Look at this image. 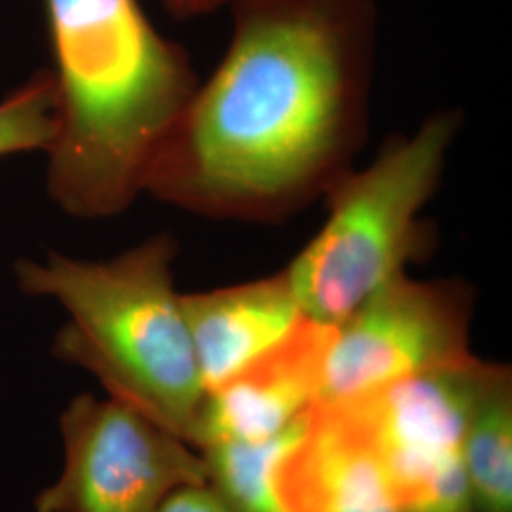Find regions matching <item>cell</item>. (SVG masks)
Listing matches in <instances>:
<instances>
[{
	"instance_id": "13",
	"label": "cell",
	"mask_w": 512,
	"mask_h": 512,
	"mask_svg": "<svg viewBox=\"0 0 512 512\" xmlns=\"http://www.w3.org/2000/svg\"><path fill=\"white\" fill-rule=\"evenodd\" d=\"M54 76L40 69L0 101V160L12 154L52 147L55 137Z\"/></svg>"
},
{
	"instance_id": "6",
	"label": "cell",
	"mask_w": 512,
	"mask_h": 512,
	"mask_svg": "<svg viewBox=\"0 0 512 512\" xmlns=\"http://www.w3.org/2000/svg\"><path fill=\"white\" fill-rule=\"evenodd\" d=\"M59 431L63 469L37 512H158L175 490L207 482L200 450L110 397H74Z\"/></svg>"
},
{
	"instance_id": "2",
	"label": "cell",
	"mask_w": 512,
	"mask_h": 512,
	"mask_svg": "<svg viewBox=\"0 0 512 512\" xmlns=\"http://www.w3.org/2000/svg\"><path fill=\"white\" fill-rule=\"evenodd\" d=\"M54 67L48 194L67 215L112 219L147 192L200 80L141 0H42Z\"/></svg>"
},
{
	"instance_id": "11",
	"label": "cell",
	"mask_w": 512,
	"mask_h": 512,
	"mask_svg": "<svg viewBox=\"0 0 512 512\" xmlns=\"http://www.w3.org/2000/svg\"><path fill=\"white\" fill-rule=\"evenodd\" d=\"M461 458L475 512H512V372L486 361L467 403Z\"/></svg>"
},
{
	"instance_id": "10",
	"label": "cell",
	"mask_w": 512,
	"mask_h": 512,
	"mask_svg": "<svg viewBox=\"0 0 512 512\" xmlns=\"http://www.w3.org/2000/svg\"><path fill=\"white\" fill-rule=\"evenodd\" d=\"M181 302L205 393L274 348L304 317L285 270L181 294Z\"/></svg>"
},
{
	"instance_id": "3",
	"label": "cell",
	"mask_w": 512,
	"mask_h": 512,
	"mask_svg": "<svg viewBox=\"0 0 512 512\" xmlns=\"http://www.w3.org/2000/svg\"><path fill=\"white\" fill-rule=\"evenodd\" d=\"M179 241L158 234L105 262L50 253L18 260V287L69 313L52 353L90 372L110 399L194 448L205 389L175 289Z\"/></svg>"
},
{
	"instance_id": "7",
	"label": "cell",
	"mask_w": 512,
	"mask_h": 512,
	"mask_svg": "<svg viewBox=\"0 0 512 512\" xmlns=\"http://www.w3.org/2000/svg\"><path fill=\"white\" fill-rule=\"evenodd\" d=\"M484 363L473 355L346 403L365 421L404 511L475 512L461 435Z\"/></svg>"
},
{
	"instance_id": "15",
	"label": "cell",
	"mask_w": 512,
	"mask_h": 512,
	"mask_svg": "<svg viewBox=\"0 0 512 512\" xmlns=\"http://www.w3.org/2000/svg\"><path fill=\"white\" fill-rule=\"evenodd\" d=\"M165 12L175 19H194L209 16L220 8H228L232 0H162Z\"/></svg>"
},
{
	"instance_id": "9",
	"label": "cell",
	"mask_w": 512,
	"mask_h": 512,
	"mask_svg": "<svg viewBox=\"0 0 512 512\" xmlns=\"http://www.w3.org/2000/svg\"><path fill=\"white\" fill-rule=\"evenodd\" d=\"M287 512H406L361 416L349 404L313 406L277 471Z\"/></svg>"
},
{
	"instance_id": "4",
	"label": "cell",
	"mask_w": 512,
	"mask_h": 512,
	"mask_svg": "<svg viewBox=\"0 0 512 512\" xmlns=\"http://www.w3.org/2000/svg\"><path fill=\"white\" fill-rule=\"evenodd\" d=\"M461 126V110H437L330 186L321 200L325 224L285 268L306 317L334 327L408 264L431 255L435 234L423 209L440 188Z\"/></svg>"
},
{
	"instance_id": "1",
	"label": "cell",
	"mask_w": 512,
	"mask_h": 512,
	"mask_svg": "<svg viewBox=\"0 0 512 512\" xmlns=\"http://www.w3.org/2000/svg\"><path fill=\"white\" fill-rule=\"evenodd\" d=\"M232 35L147 192L211 220L277 224L355 167L370 120L376 0H232Z\"/></svg>"
},
{
	"instance_id": "14",
	"label": "cell",
	"mask_w": 512,
	"mask_h": 512,
	"mask_svg": "<svg viewBox=\"0 0 512 512\" xmlns=\"http://www.w3.org/2000/svg\"><path fill=\"white\" fill-rule=\"evenodd\" d=\"M158 512H230L207 482L190 484L167 495Z\"/></svg>"
},
{
	"instance_id": "8",
	"label": "cell",
	"mask_w": 512,
	"mask_h": 512,
	"mask_svg": "<svg viewBox=\"0 0 512 512\" xmlns=\"http://www.w3.org/2000/svg\"><path fill=\"white\" fill-rule=\"evenodd\" d=\"M330 336V325L304 315L274 348L228 382L207 391L194 448L274 439L306 416L319 401Z\"/></svg>"
},
{
	"instance_id": "12",
	"label": "cell",
	"mask_w": 512,
	"mask_h": 512,
	"mask_svg": "<svg viewBox=\"0 0 512 512\" xmlns=\"http://www.w3.org/2000/svg\"><path fill=\"white\" fill-rule=\"evenodd\" d=\"M310 412L274 439L215 442L200 450L207 484L228 511L287 512L277 490V471L300 439Z\"/></svg>"
},
{
	"instance_id": "5",
	"label": "cell",
	"mask_w": 512,
	"mask_h": 512,
	"mask_svg": "<svg viewBox=\"0 0 512 512\" xmlns=\"http://www.w3.org/2000/svg\"><path fill=\"white\" fill-rule=\"evenodd\" d=\"M475 302L463 279L397 275L332 327L317 404L351 403L467 361Z\"/></svg>"
}]
</instances>
